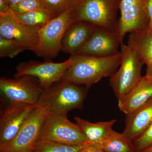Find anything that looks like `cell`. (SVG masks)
<instances>
[{
	"label": "cell",
	"instance_id": "cell-1",
	"mask_svg": "<svg viewBox=\"0 0 152 152\" xmlns=\"http://www.w3.org/2000/svg\"><path fill=\"white\" fill-rule=\"evenodd\" d=\"M72 62L62 79L88 89L104 77H110L121 62V52L115 56L98 57L77 54L71 56Z\"/></svg>",
	"mask_w": 152,
	"mask_h": 152
},
{
	"label": "cell",
	"instance_id": "cell-2",
	"mask_svg": "<svg viewBox=\"0 0 152 152\" xmlns=\"http://www.w3.org/2000/svg\"><path fill=\"white\" fill-rule=\"evenodd\" d=\"M88 90L62 80L44 88L38 105L48 107L50 112L67 115L72 110L83 109Z\"/></svg>",
	"mask_w": 152,
	"mask_h": 152
},
{
	"label": "cell",
	"instance_id": "cell-3",
	"mask_svg": "<svg viewBox=\"0 0 152 152\" xmlns=\"http://www.w3.org/2000/svg\"><path fill=\"white\" fill-rule=\"evenodd\" d=\"M75 22L73 11H66L53 18L40 29L37 46L34 53L45 58L56 57L61 50L62 42L66 31Z\"/></svg>",
	"mask_w": 152,
	"mask_h": 152
},
{
	"label": "cell",
	"instance_id": "cell-4",
	"mask_svg": "<svg viewBox=\"0 0 152 152\" xmlns=\"http://www.w3.org/2000/svg\"><path fill=\"white\" fill-rule=\"evenodd\" d=\"M41 141L69 145L88 144L78 126L69 121L67 115L50 112L41 128L37 142Z\"/></svg>",
	"mask_w": 152,
	"mask_h": 152
},
{
	"label": "cell",
	"instance_id": "cell-5",
	"mask_svg": "<svg viewBox=\"0 0 152 152\" xmlns=\"http://www.w3.org/2000/svg\"><path fill=\"white\" fill-rule=\"evenodd\" d=\"M121 1L83 0L74 12L75 21L88 22L96 26L116 31Z\"/></svg>",
	"mask_w": 152,
	"mask_h": 152
},
{
	"label": "cell",
	"instance_id": "cell-6",
	"mask_svg": "<svg viewBox=\"0 0 152 152\" xmlns=\"http://www.w3.org/2000/svg\"><path fill=\"white\" fill-rule=\"evenodd\" d=\"M121 62L119 69L110 77V85L118 100L122 98L142 77V62L129 45H121Z\"/></svg>",
	"mask_w": 152,
	"mask_h": 152
},
{
	"label": "cell",
	"instance_id": "cell-7",
	"mask_svg": "<svg viewBox=\"0 0 152 152\" xmlns=\"http://www.w3.org/2000/svg\"><path fill=\"white\" fill-rule=\"evenodd\" d=\"M50 110L37 105L9 143L0 147V152H32L37 143L41 128Z\"/></svg>",
	"mask_w": 152,
	"mask_h": 152
},
{
	"label": "cell",
	"instance_id": "cell-8",
	"mask_svg": "<svg viewBox=\"0 0 152 152\" xmlns=\"http://www.w3.org/2000/svg\"><path fill=\"white\" fill-rule=\"evenodd\" d=\"M43 90L38 79L32 76L0 78L1 95L7 102L38 105Z\"/></svg>",
	"mask_w": 152,
	"mask_h": 152
},
{
	"label": "cell",
	"instance_id": "cell-9",
	"mask_svg": "<svg viewBox=\"0 0 152 152\" xmlns=\"http://www.w3.org/2000/svg\"><path fill=\"white\" fill-rule=\"evenodd\" d=\"M148 0H121V16L118 20L116 33L123 43L128 33L146 31L149 24L147 11Z\"/></svg>",
	"mask_w": 152,
	"mask_h": 152
},
{
	"label": "cell",
	"instance_id": "cell-10",
	"mask_svg": "<svg viewBox=\"0 0 152 152\" xmlns=\"http://www.w3.org/2000/svg\"><path fill=\"white\" fill-rule=\"evenodd\" d=\"M72 62V57L64 61L54 63L50 61L40 62L31 61L19 64L16 68L15 77L30 76L37 78L43 88L62 80Z\"/></svg>",
	"mask_w": 152,
	"mask_h": 152
},
{
	"label": "cell",
	"instance_id": "cell-11",
	"mask_svg": "<svg viewBox=\"0 0 152 152\" xmlns=\"http://www.w3.org/2000/svg\"><path fill=\"white\" fill-rule=\"evenodd\" d=\"M37 105L7 102L0 114V147L15 138Z\"/></svg>",
	"mask_w": 152,
	"mask_h": 152
},
{
	"label": "cell",
	"instance_id": "cell-12",
	"mask_svg": "<svg viewBox=\"0 0 152 152\" xmlns=\"http://www.w3.org/2000/svg\"><path fill=\"white\" fill-rule=\"evenodd\" d=\"M39 31L25 24L10 10L0 13V36L16 42L27 50L34 52L39 41Z\"/></svg>",
	"mask_w": 152,
	"mask_h": 152
},
{
	"label": "cell",
	"instance_id": "cell-13",
	"mask_svg": "<svg viewBox=\"0 0 152 152\" xmlns=\"http://www.w3.org/2000/svg\"><path fill=\"white\" fill-rule=\"evenodd\" d=\"M122 43L116 31L96 27L91 35L78 54L107 57L119 53Z\"/></svg>",
	"mask_w": 152,
	"mask_h": 152
},
{
	"label": "cell",
	"instance_id": "cell-14",
	"mask_svg": "<svg viewBox=\"0 0 152 152\" xmlns=\"http://www.w3.org/2000/svg\"><path fill=\"white\" fill-rule=\"evenodd\" d=\"M152 99V78L142 76L137 84L124 96L118 100V107L126 115L148 103Z\"/></svg>",
	"mask_w": 152,
	"mask_h": 152
},
{
	"label": "cell",
	"instance_id": "cell-15",
	"mask_svg": "<svg viewBox=\"0 0 152 152\" xmlns=\"http://www.w3.org/2000/svg\"><path fill=\"white\" fill-rule=\"evenodd\" d=\"M96 27L88 22H74L65 34L62 42L61 50L71 56L78 54Z\"/></svg>",
	"mask_w": 152,
	"mask_h": 152
},
{
	"label": "cell",
	"instance_id": "cell-16",
	"mask_svg": "<svg viewBox=\"0 0 152 152\" xmlns=\"http://www.w3.org/2000/svg\"><path fill=\"white\" fill-rule=\"evenodd\" d=\"M152 123V99L132 113L126 115L122 133L134 142L142 134Z\"/></svg>",
	"mask_w": 152,
	"mask_h": 152
},
{
	"label": "cell",
	"instance_id": "cell-17",
	"mask_svg": "<svg viewBox=\"0 0 152 152\" xmlns=\"http://www.w3.org/2000/svg\"><path fill=\"white\" fill-rule=\"evenodd\" d=\"M127 45L146 66V75L152 78V32L146 30L130 33Z\"/></svg>",
	"mask_w": 152,
	"mask_h": 152
},
{
	"label": "cell",
	"instance_id": "cell-18",
	"mask_svg": "<svg viewBox=\"0 0 152 152\" xmlns=\"http://www.w3.org/2000/svg\"><path fill=\"white\" fill-rule=\"evenodd\" d=\"M75 120L88 144L91 145H95L102 141L113 130L112 128L117 122L116 120H112L93 123L77 117H75Z\"/></svg>",
	"mask_w": 152,
	"mask_h": 152
},
{
	"label": "cell",
	"instance_id": "cell-19",
	"mask_svg": "<svg viewBox=\"0 0 152 152\" xmlns=\"http://www.w3.org/2000/svg\"><path fill=\"white\" fill-rule=\"evenodd\" d=\"M94 145L105 152H137L133 142L123 134L113 130L102 141Z\"/></svg>",
	"mask_w": 152,
	"mask_h": 152
},
{
	"label": "cell",
	"instance_id": "cell-20",
	"mask_svg": "<svg viewBox=\"0 0 152 152\" xmlns=\"http://www.w3.org/2000/svg\"><path fill=\"white\" fill-rule=\"evenodd\" d=\"M15 15L19 20L25 24L39 29L42 28L55 17L53 13L47 8Z\"/></svg>",
	"mask_w": 152,
	"mask_h": 152
},
{
	"label": "cell",
	"instance_id": "cell-21",
	"mask_svg": "<svg viewBox=\"0 0 152 152\" xmlns=\"http://www.w3.org/2000/svg\"><path fill=\"white\" fill-rule=\"evenodd\" d=\"M84 145H69L55 142H38L32 152H79Z\"/></svg>",
	"mask_w": 152,
	"mask_h": 152
},
{
	"label": "cell",
	"instance_id": "cell-22",
	"mask_svg": "<svg viewBox=\"0 0 152 152\" xmlns=\"http://www.w3.org/2000/svg\"><path fill=\"white\" fill-rule=\"evenodd\" d=\"M83 0H42L54 17L67 11H75Z\"/></svg>",
	"mask_w": 152,
	"mask_h": 152
},
{
	"label": "cell",
	"instance_id": "cell-23",
	"mask_svg": "<svg viewBox=\"0 0 152 152\" xmlns=\"http://www.w3.org/2000/svg\"><path fill=\"white\" fill-rule=\"evenodd\" d=\"M27 50L16 42L0 36V57L13 58L20 53Z\"/></svg>",
	"mask_w": 152,
	"mask_h": 152
},
{
	"label": "cell",
	"instance_id": "cell-24",
	"mask_svg": "<svg viewBox=\"0 0 152 152\" xmlns=\"http://www.w3.org/2000/svg\"><path fill=\"white\" fill-rule=\"evenodd\" d=\"M46 8L42 0H23L10 8V10L14 15H19Z\"/></svg>",
	"mask_w": 152,
	"mask_h": 152
},
{
	"label": "cell",
	"instance_id": "cell-25",
	"mask_svg": "<svg viewBox=\"0 0 152 152\" xmlns=\"http://www.w3.org/2000/svg\"><path fill=\"white\" fill-rule=\"evenodd\" d=\"M136 152H140L152 145V123L140 137L133 142Z\"/></svg>",
	"mask_w": 152,
	"mask_h": 152
},
{
	"label": "cell",
	"instance_id": "cell-26",
	"mask_svg": "<svg viewBox=\"0 0 152 152\" xmlns=\"http://www.w3.org/2000/svg\"><path fill=\"white\" fill-rule=\"evenodd\" d=\"M79 152H105L97 146L91 145L86 144L83 146Z\"/></svg>",
	"mask_w": 152,
	"mask_h": 152
},
{
	"label": "cell",
	"instance_id": "cell-27",
	"mask_svg": "<svg viewBox=\"0 0 152 152\" xmlns=\"http://www.w3.org/2000/svg\"><path fill=\"white\" fill-rule=\"evenodd\" d=\"M147 11L149 20L147 30L152 32V0H148Z\"/></svg>",
	"mask_w": 152,
	"mask_h": 152
},
{
	"label": "cell",
	"instance_id": "cell-28",
	"mask_svg": "<svg viewBox=\"0 0 152 152\" xmlns=\"http://www.w3.org/2000/svg\"><path fill=\"white\" fill-rule=\"evenodd\" d=\"M7 0H0V13H5L10 10Z\"/></svg>",
	"mask_w": 152,
	"mask_h": 152
},
{
	"label": "cell",
	"instance_id": "cell-29",
	"mask_svg": "<svg viewBox=\"0 0 152 152\" xmlns=\"http://www.w3.org/2000/svg\"><path fill=\"white\" fill-rule=\"evenodd\" d=\"M10 9L23 0H7Z\"/></svg>",
	"mask_w": 152,
	"mask_h": 152
},
{
	"label": "cell",
	"instance_id": "cell-30",
	"mask_svg": "<svg viewBox=\"0 0 152 152\" xmlns=\"http://www.w3.org/2000/svg\"><path fill=\"white\" fill-rule=\"evenodd\" d=\"M140 152H152V145Z\"/></svg>",
	"mask_w": 152,
	"mask_h": 152
}]
</instances>
